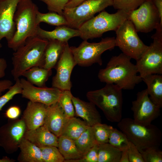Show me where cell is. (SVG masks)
Instances as JSON below:
<instances>
[{
    "instance_id": "8",
    "label": "cell",
    "mask_w": 162,
    "mask_h": 162,
    "mask_svg": "<svg viewBox=\"0 0 162 162\" xmlns=\"http://www.w3.org/2000/svg\"><path fill=\"white\" fill-rule=\"evenodd\" d=\"M115 32L116 46L131 58L136 61L148 47L140 38L133 24L128 19L126 20Z\"/></svg>"
},
{
    "instance_id": "23",
    "label": "cell",
    "mask_w": 162,
    "mask_h": 162,
    "mask_svg": "<svg viewBox=\"0 0 162 162\" xmlns=\"http://www.w3.org/2000/svg\"><path fill=\"white\" fill-rule=\"evenodd\" d=\"M146 85L148 93L151 100L161 108L162 107V75L152 74L142 78Z\"/></svg>"
},
{
    "instance_id": "7",
    "label": "cell",
    "mask_w": 162,
    "mask_h": 162,
    "mask_svg": "<svg viewBox=\"0 0 162 162\" xmlns=\"http://www.w3.org/2000/svg\"><path fill=\"white\" fill-rule=\"evenodd\" d=\"M116 46L115 38L106 37L99 42L90 43L83 40L77 47L70 46L77 65L89 67L95 63L102 64L101 55L107 50Z\"/></svg>"
},
{
    "instance_id": "27",
    "label": "cell",
    "mask_w": 162,
    "mask_h": 162,
    "mask_svg": "<svg viewBox=\"0 0 162 162\" xmlns=\"http://www.w3.org/2000/svg\"><path fill=\"white\" fill-rule=\"evenodd\" d=\"M89 126L84 121L74 117L69 119L64 128L62 135L75 140Z\"/></svg>"
},
{
    "instance_id": "37",
    "label": "cell",
    "mask_w": 162,
    "mask_h": 162,
    "mask_svg": "<svg viewBox=\"0 0 162 162\" xmlns=\"http://www.w3.org/2000/svg\"><path fill=\"white\" fill-rule=\"evenodd\" d=\"M141 153L144 162H162V151L159 147H149Z\"/></svg>"
},
{
    "instance_id": "17",
    "label": "cell",
    "mask_w": 162,
    "mask_h": 162,
    "mask_svg": "<svg viewBox=\"0 0 162 162\" xmlns=\"http://www.w3.org/2000/svg\"><path fill=\"white\" fill-rule=\"evenodd\" d=\"M69 119L57 102L47 106L43 125L58 137Z\"/></svg>"
},
{
    "instance_id": "41",
    "label": "cell",
    "mask_w": 162,
    "mask_h": 162,
    "mask_svg": "<svg viewBox=\"0 0 162 162\" xmlns=\"http://www.w3.org/2000/svg\"><path fill=\"white\" fill-rule=\"evenodd\" d=\"M21 113L20 107L17 106H13L9 107L6 111V117L10 119H15L18 118Z\"/></svg>"
},
{
    "instance_id": "25",
    "label": "cell",
    "mask_w": 162,
    "mask_h": 162,
    "mask_svg": "<svg viewBox=\"0 0 162 162\" xmlns=\"http://www.w3.org/2000/svg\"><path fill=\"white\" fill-rule=\"evenodd\" d=\"M57 148L64 161L79 159L83 156L77 149L74 140L63 135L58 137Z\"/></svg>"
},
{
    "instance_id": "12",
    "label": "cell",
    "mask_w": 162,
    "mask_h": 162,
    "mask_svg": "<svg viewBox=\"0 0 162 162\" xmlns=\"http://www.w3.org/2000/svg\"><path fill=\"white\" fill-rule=\"evenodd\" d=\"M27 130L22 118L9 119L0 128V146L8 154H12L19 149Z\"/></svg>"
},
{
    "instance_id": "39",
    "label": "cell",
    "mask_w": 162,
    "mask_h": 162,
    "mask_svg": "<svg viewBox=\"0 0 162 162\" xmlns=\"http://www.w3.org/2000/svg\"><path fill=\"white\" fill-rule=\"evenodd\" d=\"M98 144L95 145L82 157L76 160H65L64 162H98Z\"/></svg>"
},
{
    "instance_id": "36",
    "label": "cell",
    "mask_w": 162,
    "mask_h": 162,
    "mask_svg": "<svg viewBox=\"0 0 162 162\" xmlns=\"http://www.w3.org/2000/svg\"><path fill=\"white\" fill-rule=\"evenodd\" d=\"M15 81V84L10 87L8 90L4 95L0 96V111L3 107L15 95L22 93V88L20 79L18 78Z\"/></svg>"
},
{
    "instance_id": "6",
    "label": "cell",
    "mask_w": 162,
    "mask_h": 162,
    "mask_svg": "<svg viewBox=\"0 0 162 162\" xmlns=\"http://www.w3.org/2000/svg\"><path fill=\"white\" fill-rule=\"evenodd\" d=\"M129 14L122 10H118L113 14L104 10L82 25L78 29L80 37L83 40H87L101 37L104 33L109 31H115L128 19Z\"/></svg>"
},
{
    "instance_id": "9",
    "label": "cell",
    "mask_w": 162,
    "mask_h": 162,
    "mask_svg": "<svg viewBox=\"0 0 162 162\" xmlns=\"http://www.w3.org/2000/svg\"><path fill=\"white\" fill-rule=\"evenodd\" d=\"M112 4V0H86L75 7L65 8L63 16L68 22V26L78 29L96 14Z\"/></svg>"
},
{
    "instance_id": "46",
    "label": "cell",
    "mask_w": 162,
    "mask_h": 162,
    "mask_svg": "<svg viewBox=\"0 0 162 162\" xmlns=\"http://www.w3.org/2000/svg\"><path fill=\"white\" fill-rule=\"evenodd\" d=\"M16 160L8 157L7 156H3L1 159H0V162H14Z\"/></svg>"
},
{
    "instance_id": "21",
    "label": "cell",
    "mask_w": 162,
    "mask_h": 162,
    "mask_svg": "<svg viewBox=\"0 0 162 162\" xmlns=\"http://www.w3.org/2000/svg\"><path fill=\"white\" fill-rule=\"evenodd\" d=\"M80 35L79 29L65 25L57 26L52 31H46L39 26L37 32V36L43 39L48 40H56L65 42H68L72 38Z\"/></svg>"
},
{
    "instance_id": "18",
    "label": "cell",
    "mask_w": 162,
    "mask_h": 162,
    "mask_svg": "<svg viewBox=\"0 0 162 162\" xmlns=\"http://www.w3.org/2000/svg\"><path fill=\"white\" fill-rule=\"evenodd\" d=\"M47 106L41 103L29 101L22 118L27 130H33L43 125Z\"/></svg>"
},
{
    "instance_id": "11",
    "label": "cell",
    "mask_w": 162,
    "mask_h": 162,
    "mask_svg": "<svg viewBox=\"0 0 162 162\" xmlns=\"http://www.w3.org/2000/svg\"><path fill=\"white\" fill-rule=\"evenodd\" d=\"M128 20L137 32L147 33L160 24L159 14L152 0H146L138 8L129 13Z\"/></svg>"
},
{
    "instance_id": "20",
    "label": "cell",
    "mask_w": 162,
    "mask_h": 162,
    "mask_svg": "<svg viewBox=\"0 0 162 162\" xmlns=\"http://www.w3.org/2000/svg\"><path fill=\"white\" fill-rule=\"evenodd\" d=\"M24 138L37 146L57 147L58 137L44 125L33 130H27Z\"/></svg>"
},
{
    "instance_id": "30",
    "label": "cell",
    "mask_w": 162,
    "mask_h": 162,
    "mask_svg": "<svg viewBox=\"0 0 162 162\" xmlns=\"http://www.w3.org/2000/svg\"><path fill=\"white\" fill-rule=\"evenodd\" d=\"M42 22L57 26L62 25L67 26L68 25L66 19L63 15L54 12L43 13L38 11L36 16L37 23L39 25Z\"/></svg>"
},
{
    "instance_id": "14",
    "label": "cell",
    "mask_w": 162,
    "mask_h": 162,
    "mask_svg": "<svg viewBox=\"0 0 162 162\" xmlns=\"http://www.w3.org/2000/svg\"><path fill=\"white\" fill-rule=\"evenodd\" d=\"M76 65L68 43L55 68L56 73L52 78V87L62 91L71 90L72 84L70 76L74 68Z\"/></svg>"
},
{
    "instance_id": "33",
    "label": "cell",
    "mask_w": 162,
    "mask_h": 162,
    "mask_svg": "<svg viewBox=\"0 0 162 162\" xmlns=\"http://www.w3.org/2000/svg\"><path fill=\"white\" fill-rule=\"evenodd\" d=\"M96 141L99 145L108 142L109 136L113 127L101 123L92 126Z\"/></svg>"
},
{
    "instance_id": "5",
    "label": "cell",
    "mask_w": 162,
    "mask_h": 162,
    "mask_svg": "<svg viewBox=\"0 0 162 162\" xmlns=\"http://www.w3.org/2000/svg\"><path fill=\"white\" fill-rule=\"evenodd\" d=\"M118 123V128L140 153L149 147H159L162 134L156 125L140 124L129 118L122 119Z\"/></svg>"
},
{
    "instance_id": "43",
    "label": "cell",
    "mask_w": 162,
    "mask_h": 162,
    "mask_svg": "<svg viewBox=\"0 0 162 162\" xmlns=\"http://www.w3.org/2000/svg\"><path fill=\"white\" fill-rule=\"evenodd\" d=\"M7 63L4 58H0V78L5 75V70L7 67Z\"/></svg>"
},
{
    "instance_id": "29",
    "label": "cell",
    "mask_w": 162,
    "mask_h": 162,
    "mask_svg": "<svg viewBox=\"0 0 162 162\" xmlns=\"http://www.w3.org/2000/svg\"><path fill=\"white\" fill-rule=\"evenodd\" d=\"M74 141L77 149L83 155L98 144L92 126H89Z\"/></svg>"
},
{
    "instance_id": "45",
    "label": "cell",
    "mask_w": 162,
    "mask_h": 162,
    "mask_svg": "<svg viewBox=\"0 0 162 162\" xmlns=\"http://www.w3.org/2000/svg\"><path fill=\"white\" fill-rule=\"evenodd\" d=\"M119 162H129L128 148L122 151Z\"/></svg>"
},
{
    "instance_id": "13",
    "label": "cell",
    "mask_w": 162,
    "mask_h": 162,
    "mask_svg": "<svg viewBox=\"0 0 162 162\" xmlns=\"http://www.w3.org/2000/svg\"><path fill=\"white\" fill-rule=\"evenodd\" d=\"M133 119L137 123L147 125L160 115V108L150 99L146 89L138 92L132 102Z\"/></svg>"
},
{
    "instance_id": "26",
    "label": "cell",
    "mask_w": 162,
    "mask_h": 162,
    "mask_svg": "<svg viewBox=\"0 0 162 162\" xmlns=\"http://www.w3.org/2000/svg\"><path fill=\"white\" fill-rule=\"evenodd\" d=\"M52 74V70L35 66L24 72L22 76L26 77L27 81L33 85L43 87L46 86V82Z\"/></svg>"
},
{
    "instance_id": "47",
    "label": "cell",
    "mask_w": 162,
    "mask_h": 162,
    "mask_svg": "<svg viewBox=\"0 0 162 162\" xmlns=\"http://www.w3.org/2000/svg\"><path fill=\"white\" fill-rule=\"evenodd\" d=\"M2 47V44L0 43V48H1V47Z\"/></svg>"
},
{
    "instance_id": "4",
    "label": "cell",
    "mask_w": 162,
    "mask_h": 162,
    "mask_svg": "<svg viewBox=\"0 0 162 162\" xmlns=\"http://www.w3.org/2000/svg\"><path fill=\"white\" fill-rule=\"evenodd\" d=\"M122 90L115 84H106L101 89L88 92L86 96L89 101L102 111L108 120L118 122L122 117Z\"/></svg>"
},
{
    "instance_id": "16",
    "label": "cell",
    "mask_w": 162,
    "mask_h": 162,
    "mask_svg": "<svg viewBox=\"0 0 162 162\" xmlns=\"http://www.w3.org/2000/svg\"><path fill=\"white\" fill-rule=\"evenodd\" d=\"M21 0H0V41L5 38L7 41L12 38L16 31L14 16Z\"/></svg>"
},
{
    "instance_id": "2",
    "label": "cell",
    "mask_w": 162,
    "mask_h": 162,
    "mask_svg": "<svg viewBox=\"0 0 162 162\" xmlns=\"http://www.w3.org/2000/svg\"><path fill=\"white\" fill-rule=\"evenodd\" d=\"M48 41L38 36L31 37L15 51L12 58L13 67L11 71L15 80L33 67H43Z\"/></svg>"
},
{
    "instance_id": "10",
    "label": "cell",
    "mask_w": 162,
    "mask_h": 162,
    "mask_svg": "<svg viewBox=\"0 0 162 162\" xmlns=\"http://www.w3.org/2000/svg\"><path fill=\"white\" fill-rule=\"evenodd\" d=\"M153 41L140 57L136 65L142 78L152 74H162V39L152 38Z\"/></svg>"
},
{
    "instance_id": "28",
    "label": "cell",
    "mask_w": 162,
    "mask_h": 162,
    "mask_svg": "<svg viewBox=\"0 0 162 162\" xmlns=\"http://www.w3.org/2000/svg\"><path fill=\"white\" fill-rule=\"evenodd\" d=\"M121 153L108 143L99 145L98 162H119Z\"/></svg>"
},
{
    "instance_id": "1",
    "label": "cell",
    "mask_w": 162,
    "mask_h": 162,
    "mask_svg": "<svg viewBox=\"0 0 162 162\" xmlns=\"http://www.w3.org/2000/svg\"><path fill=\"white\" fill-rule=\"evenodd\" d=\"M131 59L123 53L112 56L106 68L99 71L98 77L100 81L115 84L122 89H133L142 81L137 75L136 67L131 62Z\"/></svg>"
},
{
    "instance_id": "38",
    "label": "cell",
    "mask_w": 162,
    "mask_h": 162,
    "mask_svg": "<svg viewBox=\"0 0 162 162\" xmlns=\"http://www.w3.org/2000/svg\"><path fill=\"white\" fill-rule=\"evenodd\" d=\"M44 3L50 12L63 15V10L69 0H39Z\"/></svg>"
},
{
    "instance_id": "31",
    "label": "cell",
    "mask_w": 162,
    "mask_h": 162,
    "mask_svg": "<svg viewBox=\"0 0 162 162\" xmlns=\"http://www.w3.org/2000/svg\"><path fill=\"white\" fill-rule=\"evenodd\" d=\"M129 141L123 132L113 128L109 136L108 143L122 151L128 148Z\"/></svg>"
},
{
    "instance_id": "42",
    "label": "cell",
    "mask_w": 162,
    "mask_h": 162,
    "mask_svg": "<svg viewBox=\"0 0 162 162\" xmlns=\"http://www.w3.org/2000/svg\"><path fill=\"white\" fill-rule=\"evenodd\" d=\"M160 15V25H162V0H152Z\"/></svg>"
},
{
    "instance_id": "44",
    "label": "cell",
    "mask_w": 162,
    "mask_h": 162,
    "mask_svg": "<svg viewBox=\"0 0 162 162\" xmlns=\"http://www.w3.org/2000/svg\"><path fill=\"white\" fill-rule=\"evenodd\" d=\"M86 0H69L65 8H72L76 6Z\"/></svg>"
},
{
    "instance_id": "22",
    "label": "cell",
    "mask_w": 162,
    "mask_h": 162,
    "mask_svg": "<svg viewBox=\"0 0 162 162\" xmlns=\"http://www.w3.org/2000/svg\"><path fill=\"white\" fill-rule=\"evenodd\" d=\"M48 40L45 51L44 63L42 67L52 70L55 68L68 42L56 40Z\"/></svg>"
},
{
    "instance_id": "34",
    "label": "cell",
    "mask_w": 162,
    "mask_h": 162,
    "mask_svg": "<svg viewBox=\"0 0 162 162\" xmlns=\"http://www.w3.org/2000/svg\"><path fill=\"white\" fill-rule=\"evenodd\" d=\"M43 162H64L65 159L57 147L47 146L39 147Z\"/></svg>"
},
{
    "instance_id": "19",
    "label": "cell",
    "mask_w": 162,
    "mask_h": 162,
    "mask_svg": "<svg viewBox=\"0 0 162 162\" xmlns=\"http://www.w3.org/2000/svg\"><path fill=\"white\" fill-rule=\"evenodd\" d=\"M72 102L75 115L82 118L89 126L101 123V116L93 103L86 102L73 96Z\"/></svg>"
},
{
    "instance_id": "35",
    "label": "cell",
    "mask_w": 162,
    "mask_h": 162,
    "mask_svg": "<svg viewBox=\"0 0 162 162\" xmlns=\"http://www.w3.org/2000/svg\"><path fill=\"white\" fill-rule=\"evenodd\" d=\"M146 0H112V6L118 10H122L128 13L136 9Z\"/></svg>"
},
{
    "instance_id": "24",
    "label": "cell",
    "mask_w": 162,
    "mask_h": 162,
    "mask_svg": "<svg viewBox=\"0 0 162 162\" xmlns=\"http://www.w3.org/2000/svg\"><path fill=\"white\" fill-rule=\"evenodd\" d=\"M19 162H43L40 148L24 138L19 146Z\"/></svg>"
},
{
    "instance_id": "40",
    "label": "cell",
    "mask_w": 162,
    "mask_h": 162,
    "mask_svg": "<svg viewBox=\"0 0 162 162\" xmlns=\"http://www.w3.org/2000/svg\"><path fill=\"white\" fill-rule=\"evenodd\" d=\"M128 152L129 162H144L141 153L135 146L130 141Z\"/></svg>"
},
{
    "instance_id": "3",
    "label": "cell",
    "mask_w": 162,
    "mask_h": 162,
    "mask_svg": "<svg viewBox=\"0 0 162 162\" xmlns=\"http://www.w3.org/2000/svg\"><path fill=\"white\" fill-rule=\"evenodd\" d=\"M38 8L32 0H21L15 13L14 20L16 31L12 38L8 41L9 48L15 51L31 37L37 36L39 25L36 22Z\"/></svg>"
},
{
    "instance_id": "15",
    "label": "cell",
    "mask_w": 162,
    "mask_h": 162,
    "mask_svg": "<svg viewBox=\"0 0 162 162\" xmlns=\"http://www.w3.org/2000/svg\"><path fill=\"white\" fill-rule=\"evenodd\" d=\"M20 79L22 97L33 102L49 106L58 102L62 91L55 88L34 86L26 80Z\"/></svg>"
},
{
    "instance_id": "32",
    "label": "cell",
    "mask_w": 162,
    "mask_h": 162,
    "mask_svg": "<svg viewBox=\"0 0 162 162\" xmlns=\"http://www.w3.org/2000/svg\"><path fill=\"white\" fill-rule=\"evenodd\" d=\"M73 96L70 90L62 91L58 102L69 118L74 117L75 115L72 100Z\"/></svg>"
}]
</instances>
